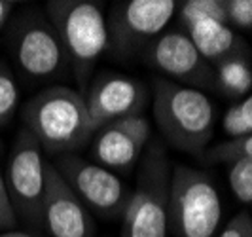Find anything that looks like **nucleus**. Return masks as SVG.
Wrapping results in <instances>:
<instances>
[{"label":"nucleus","mask_w":252,"mask_h":237,"mask_svg":"<svg viewBox=\"0 0 252 237\" xmlns=\"http://www.w3.org/2000/svg\"><path fill=\"white\" fill-rule=\"evenodd\" d=\"M19 106V86L12 68L0 63V127L8 125Z\"/></svg>","instance_id":"18"},{"label":"nucleus","mask_w":252,"mask_h":237,"mask_svg":"<svg viewBox=\"0 0 252 237\" xmlns=\"http://www.w3.org/2000/svg\"><path fill=\"white\" fill-rule=\"evenodd\" d=\"M40 222L50 237H93L95 234V220L89 209L78 200L51 162L46 173Z\"/></svg>","instance_id":"13"},{"label":"nucleus","mask_w":252,"mask_h":237,"mask_svg":"<svg viewBox=\"0 0 252 237\" xmlns=\"http://www.w3.org/2000/svg\"><path fill=\"white\" fill-rule=\"evenodd\" d=\"M209 162H226L233 163L237 160H251L252 162V135L241 138H229L226 142H220L205 152Z\"/></svg>","instance_id":"19"},{"label":"nucleus","mask_w":252,"mask_h":237,"mask_svg":"<svg viewBox=\"0 0 252 237\" xmlns=\"http://www.w3.org/2000/svg\"><path fill=\"white\" fill-rule=\"evenodd\" d=\"M184 31L193 42V46L197 48V51L201 53L203 59L213 67L229 57L245 55L247 51L245 40L237 36V33L222 21L205 19V21H197L193 25L186 27Z\"/></svg>","instance_id":"14"},{"label":"nucleus","mask_w":252,"mask_h":237,"mask_svg":"<svg viewBox=\"0 0 252 237\" xmlns=\"http://www.w3.org/2000/svg\"><path fill=\"white\" fill-rule=\"evenodd\" d=\"M169 182V160L159 144H152L122 214V237H167Z\"/></svg>","instance_id":"5"},{"label":"nucleus","mask_w":252,"mask_h":237,"mask_svg":"<svg viewBox=\"0 0 252 237\" xmlns=\"http://www.w3.org/2000/svg\"><path fill=\"white\" fill-rule=\"evenodd\" d=\"M227 180L233 196L245 203L252 205V162L251 160H237L229 163Z\"/></svg>","instance_id":"20"},{"label":"nucleus","mask_w":252,"mask_h":237,"mask_svg":"<svg viewBox=\"0 0 252 237\" xmlns=\"http://www.w3.org/2000/svg\"><path fill=\"white\" fill-rule=\"evenodd\" d=\"M48 163L36 138L23 129L13 142L4 178L15 214L29 222H40Z\"/></svg>","instance_id":"9"},{"label":"nucleus","mask_w":252,"mask_h":237,"mask_svg":"<svg viewBox=\"0 0 252 237\" xmlns=\"http://www.w3.org/2000/svg\"><path fill=\"white\" fill-rule=\"evenodd\" d=\"M222 222V201L211 176L188 165L171 169L169 230L178 237H215Z\"/></svg>","instance_id":"4"},{"label":"nucleus","mask_w":252,"mask_h":237,"mask_svg":"<svg viewBox=\"0 0 252 237\" xmlns=\"http://www.w3.org/2000/svg\"><path fill=\"white\" fill-rule=\"evenodd\" d=\"M23 122L44 154L53 158L76 154L95 135L84 95L68 86L38 91L25 104Z\"/></svg>","instance_id":"1"},{"label":"nucleus","mask_w":252,"mask_h":237,"mask_svg":"<svg viewBox=\"0 0 252 237\" xmlns=\"http://www.w3.org/2000/svg\"><path fill=\"white\" fill-rule=\"evenodd\" d=\"M51 163L89 212L104 218H122L131 192L118 173L78 154H64Z\"/></svg>","instance_id":"7"},{"label":"nucleus","mask_w":252,"mask_h":237,"mask_svg":"<svg viewBox=\"0 0 252 237\" xmlns=\"http://www.w3.org/2000/svg\"><path fill=\"white\" fill-rule=\"evenodd\" d=\"M0 150H2V142H0Z\"/></svg>","instance_id":"26"},{"label":"nucleus","mask_w":252,"mask_h":237,"mask_svg":"<svg viewBox=\"0 0 252 237\" xmlns=\"http://www.w3.org/2000/svg\"><path fill=\"white\" fill-rule=\"evenodd\" d=\"M215 88L229 99H245L252 91V65L245 55H235L213 67Z\"/></svg>","instance_id":"15"},{"label":"nucleus","mask_w":252,"mask_h":237,"mask_svg":"<svg viewBox=\"0 0 252 237\" xmlns=\"http://www.w3.org/2000/svg\"><path fill=\"white\" fill-rule=\"evenodd\" d=\"M46 12L61 40L68 67L76 80L86 84L95 63L108 50V27L102 4L93 0H51Z\"/></svg>","instance_id":"3"},{"label":"nucleus","mask_w":252,"mask_h":237,"mask_svg":"<svg viewBox=\"0 0 252 237\" xmlns=\"http://www.w3.org/2000/svg\"><path fill=\"white\" fill-rule=\"evenodd\" d=\"M226 19L231 29H252V0H226Z\"/></svg>","instance_id":"21"},{"label":"nucleus","mask_w":252,"mask_h":237,"mask_svg":"<svg viewBox=\"0 0 252 237\" xmlns=\"http://www.w3.org/2000/svg\"><path fill=\"white\" fill-rule=\"evenodd\" d=\"M95 131L116 120L144 114L150 101L148 86L135 76L102 72L89 82L84 93Z\"/></svg>","instance_id":"11"},{"label":"nucleus","mask_w":252,"mask_h":237,"mask_svg":"<svg viewBox=\"0 0 252 237\" xmlns=\"http://www.w3.org/2000/svg\"><path fill=\"white\" fill-rule=\"evenodd\" d=\"M12 8H13V2H10V0H0V31H2L4 25H6L8 15H10V12H12Z\"/></svg>","instance_id":"24"},{"label":"nucleus","mask_w":252,"mask_h":237,"mask_svg":"<svg viewBox=\"0 0 252 237\" xmlns=\"http://www.w3.org/2000/svg\"><path fill=\"white\" fill-rule=\"evenodd\" d=\"M144 59L161 78L177 82L180 86L205 89L215 88L213 65L205 61L186 31H163L144 51Z\"/></svg>","instance_id":"10"},{"label":"nucleus","mask_w":252,"mask_h":237,"mask_svg":"<svg viewBox=\"0 0 252 237\" xmlns=\"http://www.w3.org/2000/svg\"><path fill=\"white\" fill-rule=\"evenodd\" d=\"M150 120L144 114L102 125L91 138L93 162L114 173L129 171L142 158V152L150 142Z\"/></svg>","instance_id":"12"},{"label":"nucleus","mask_w":252,"mask_h":237,"mask_svg":"<svg viewBox=\"0 0 252 237\" xmlns=\"http://www.w3.org/2000/svg\"><path fill=\"white\" fill-rule=\"evenodd\" d=\"M218 237H252V218L249 212H239L235 214L224 230L218 234Z\"/></svg>","instance_id":"22"},{"label":"nucleus","mask_w":252,"mask_h":237,"mask_svg":"<svg viewBox=\"0 0 252 237\" xmlns=\"http://www.w3.org/2000/svg\"><path fill=\"white\" fill-rule=\"evenodd\" d=\"M222 127L229 138L252 135V93L227 108L222 118Z\"/></svg>","instance_id":"17"},{"label":"nucleus","mask_w":252,"mask_h":237,"mask_svg":"<svg viewBox=\"0 0 252 237\" xmlns=\"http://www.w3.org/2000/svg\"><path fill=\"white\" fill-rule=\"evenodd\" d=\"M178 19L182 27L193 25L197 21L215 19L227 23L226 19V0H186L178 4Z\"/></svg>","instance_id":"16"},{"label":"nucleus","mask_w":252,"mask_h":237,"mask_svg":"<svg viewBox=\"0 0 252 237\" xmlns=\"http://www.w3.org/2000/svg\"><path fill=\"white\" fill-rule=\"evenodd\" d=\"M0 237H34L32 234H27V232H4V234H0Z\"/></svg>","instance_id":"25"},{"label":"nucleus","mask_w":252,"mask_h":237,"mask_svg":"<svg viewBox=\"0 0 252 237\" xmlns=\"http://www.w3.org/2000/svg\"><path fill=\"white\" fill-rule=\"evenodd\" d=\"M15 209L10 200V194H8V186H6V178L0 173V228H10L15 224Z\"/></svg>","instance_id":"23"},{"label":"nucleus","mask_w":252,"mask_h":237,"mask_svg":"<svg viewBox=\"0 0 252 237\" xmlns=\"http://www.w3.org/2000/svg\"><path fill=\"white\" fill-rule=\"evenodd\" d=\"M175 0H124L116 2L106 17L108 48L122 57L144 53L175 17Z\"/></svg>","instance_id":"6"},{"label":"nucleus","mask_w":252,"mask_h":237,"mask_svg":"<svg viewBox=\"0 0 252 237\" xmlns=\"http://www.w3.org/2000/svg\"><path fill=\"white\" fill-rule=\"evenodd\" d=\"M150 97L154 122L165 140L184 154L203 156L216 124L215 104L209 95L158 76L152 82Z\"/></svg>","instance_id":"2"},{"label":"nucleus","mask_w":252,"mask_h":237,"mask_svg":"<svg viewBox=\"0 0 252 237\" xmlns=\"http://www.w3.org/2000/svg\"><path fill=\"white\" fill-rule=\"evenodd\" d=\"M10 48L17 68L29 80L59 78L68 67L57 33L48 19L36 13H25L13 23Z\"/></svg>","instance_id":"8"}]
</instances>
